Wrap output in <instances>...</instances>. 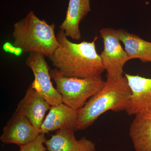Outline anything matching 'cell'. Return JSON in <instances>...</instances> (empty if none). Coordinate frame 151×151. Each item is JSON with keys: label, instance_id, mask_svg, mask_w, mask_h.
<instances>
[{"label": "cell", "instance_id": "5b68a950", "mask_svg": "<svg viewBox=\"0 0 151 151\" xmlns=\"http://www.w3.org/2000/svg\"><path fill=\"white\" fill-rule=\"evenodd\" d=\"M34 76L32 87L47 101L51 106L62 103V97L55 88L51 81L49 66L45 56L38 52H30L25 60Z\"/></svg>", "mask_w": 151, "mask_h": 151}, {"label": "cell", "instance_id": "4fadbf2b", "mask_svg": "<svg viewBox=\"0 0 151 151\" xmlns=\"http://www.w3.org/2000/svg\"><path fill=\"white\" fill-rule=\"evenodd\" d=\"M129 135L135 151H151V112L135 114Z\"/></svg>", "mask_w": 151, "mask_h": 151}, {"label": "cell", "instance_id": "2e32d148", "mask_svg": "<svg viewBox=\"0 0 151 151\" xmlns=\"http://www.w3.org/2000/svg\"><path fill=\"white\" fill-rule=\"evenodd\" d=\"M3 49L6 52H9L11 53H13L15 55H19L22 54L23 51L21 49L17 48L13 45L11 44L9 42H6L3 46Z\"/></svg>", "mask_w": 151, "mask_h": 151}, {"label": "cell", "instance_id": "6da1fadb", "mask_svg": "<svg viewBox=\"0 0 151 151\" xmlns=\"http://www.w3.org/2000/svg\"><path fill=\"white\" fill-rule=\"evenodd\" d=\"M56 37L59 46L48 58L63 76L85 78L101 75L105 70L96 50L97 35L91 42L73 43L68 40L63 30L60 29Z\"/></svg>", "mask_w": 151, "mask_h": 151}, {"label": "cell", "instance_id": "9c48e42d", "mask_svg": "<svg viewBox=\"0 0 151 151\" xmlns=\"http://www.w3.org/2000/svg\"><path fill=\"white\" fill-rule=\"evenodd\" d=\"M40 134L27 119L15 112L3 129L0 140L2 142L20 147L33 141Z\"/></svg>", "mask_w": 151, "mask_h": 151}, {"label": "cell", "instance_id": "3957f363", "mask_svg": "<svg viewBox=\"0 0 151 151\" xmlns=\"http://www.w3.org/2000/svg\"><path fill=\"white\" fill-rule=\"evenodd\" d=\"M54 23L49 24L33 11L14 25V46L23 52H35L50 57L59 46Z\"/></svg>", "mask_w": 151, "mask_h": 151}, {"label": "cell", "instance_id": "ba28073f", "mask_svg": "<svg viewBox=\"0 0 151 151\" xmlns=\"http://www.w3.org/2000/svg\"><path fill=\"white\" fill-rule=\"evenodd\" d=\"M131 89L126 111L130 116L151 112V78L125 73Z\"/></svg>", "mask_w": 151, "mask_h": 151}, {"label": "cell", "instance_id": "5bb4252c", "mask_svg": "<svg viewBox=\"0 0 151 151\" xmlns=\"http://www.w3.org/2000/svg\"><path fill=\"white\" fill-rule=\"evenodd\" d=\"M117 33L130 60L138 58L143 62L151 63V42L125 30H117Z\"/></svg>", "mask_w": 151, "mask_h": 151}, {"label": "cell", "instance_id": "9a60e30c", "mask_svg": "<svg viewBox=\"0 0 151 151\" xmlns=\"http://www.w3.org/2000/svg\"><path fill=\"white\" fill-rule=\"evenodd\" d=\"M46 139L45 134L40 133L33 141L27 145L20 146L19 151H46L47 150L44 145Z\"/></svg>", "mask_w": 151, "mask_h": 151}, {"label": "cell", "instance_id": "52a82bcc", "mask_svg": "<svg viewBox=\"0 0 151 151\" xmlns=\"http://www.w3.org/2000/svg\"><path fill=\"white\" fill-rule=\"evenodd\" d=\"M51 106L31 85L18 103L15 113L24 116L39 133L45 114Z\"/></svg>", "mask_w": 151, "mask_h": 151}, {"label": "cell", "instance_id": "8fae6325", "mask_svg": "<svg viewBox=\"0 0 151 151\" xmlns=\"http://www.w3.org/2000/svg\"><path fill=\"white\" fill-rule=\"evenodd\" d=\"M74 131L69 129L57 130L45 145L48 151H95L96 145L86 137L77 139Z\"/></svg>", "mask_w": 151, "mask_h": 151}, {"label": "cell", "instance_id": "7a4b0ae2", "mask_svg": "<svg viewBox=\"0 0 151 151\" xmlns=\"http://www.w3.org/2000/svg\"><path fill=\"white\" fill-rule=\"evenodd\" d=\"M107 76L104 87L77 111L78 130L90 127L107 111H126L132 93L127 77Z\"/></svg>", "mask_w": 151, "mask_h": 151}, {"label": "cell", "instance_id": "8992f818", "mask_svg": "<svg viewBox=\"0 0 151 151\" xmlns=\"http://www.w3.org/2000/svg\"><path fill=\"white\" fill-rule=\"evenodd\" d=\"M100 33L104 44V50L100 56L107 71V76L111 77L123 76L124 65L130 59L121 45L117 30L103 28Z\"/></svg>", "mask_w": 151, "mask_h": 151}, {"label": "cell", "instance_id": "30bf717a", "mask_svg": "<svg viewBox=\"0 0 151 151\" xmlns=\"http://www.w3.org/2000/svg\"><path fill=\"white\" fill-rule=\"evenodd\" d=\"M77 111L63 103L52 106L42 125L41 133L45 134L60 129L77 131Z\"/></svg>", "mask_w": 151, "mask_h": 151}, {"label": "cell", "instance_id": "277c9868", "mask_svg": "<svg viewBox=\"0 0 151 151\" xmlns=\"http://www.w3.org/2000/svg\"><path fill=\"white\" fill-rule=\"evenodd\" d=\"M50 73L56 84L57 90L62 97V103L76 111L82 108L105 84L101 75L85 78L67 77L56 68L50 69Z\"/></svg>", "mask_w": 151, "mask_h": 151}, {"label": "cell", "instance_id": "7c38bea8", "mask_svg": "<svg viewBox=\"0 0 151 151\" xmlns=\"http://www.w3.org/2000/svg\"><path fill=\"white\" fill-rule=\"evenodd\" d=\"M91 11L90 0H69L65 19L59 26L67 37L80 40L79 24Z\"/></svg>", "mask_w": 151, "mask_h": 151}]
</instances>
